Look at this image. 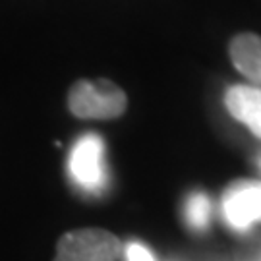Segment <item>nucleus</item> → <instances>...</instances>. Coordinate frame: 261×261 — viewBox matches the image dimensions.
<instances>
[{
    "mask_svg": "<svg viewBox=\"0 0 261 261\" xmlns=\"http://www.w3.org/2000/svg\"><path fill=\"white\" fill-rule=\"evenodd\" d=\"M126 95L109 80H80L68 93L70 112L84 120H111L126 111Z\"/></svg>",
    "mask_w": 261,
    "mask_h": 261,
    "instance_id": "1",
    "label": "nucleus"
},
{
    "mask_svg": "<svg viewBox=\"0 0 261 261\" xmlns=\"http://www.w3.org/2000/svg\"><path fill=\"white\" fill-rule=\"evenodd\" d=\"M120 240L103 228H80L66 232L56 246L55 261H116Z\"/></svg>",
    "mask_w": 261,
    "mask_h": 261,
    "instance_id": "2",
    "label": "nucleus"
},
{
    "mask_svg": "<svg viewBox=\"0 0 261 261\" xmlns=\"http://www.w3.org/2000/svg\"><path fill=\"white\" fill-rule=\"evenodd\" d=\"M70 176L77 188L89 194H99L107 186L105 143L97 134H85L74 143L70 161Z\"/></svg>",
    "mask_w": 261,
    "mask_h": 261,
    "instance_id": "3",
    "label": "nucleus"
},
{
    "mask_svg": "<svg viewBox=\"0 0 261 261\" xmlns=\"http://www.w3.org/2000/svg\"><path fill=\"white\" fill-rule=\"evenodd\" d=\"M223 213L226 223L236 230H246L261 221V184L236 182L223 197Z\"/></svg>",
    "mask_w": 261,
    "mask_h": 261,
    "instance_id": "4",
    "label": "nucleus"
},
{
    "mask_svg": "<svg viewBox=\"0 0 261 261\" xmlns=\"http://www.w3.org/2000/svg\"><path fill=\"white\" fill-rule=\"evenodd\" d=\"M226 109L236 120L244 122L257 138H261V89L248 85H236L228 89Z\"/></svg>",
    "mask_w": 261,
    "mask_h": 261,
    "instance_id": "5",
    "label": "nucleus"
},
{
    "mask_svg": "<svg viewBox=\"0 0 261 261\" xmlns=\"http://www.w3.org/2000/svg\"><path fill=\"white\" fill-rule=\"evenodd\" d=\"M234 66L255 84H261V37L242 33L230 43Z\"/></svg>",
    "mask_w": 261,
    "mask_h": 261,
    "instance_id": "6",
    "label": "nucleus"
},
{
    "mask_svg": "<svg viewBox=\"0 0 261 261\" xmlns=\"http://www.w3.org/2000/svg\"><path fill=\"white\" fill-rule=\"evenodd\" d=\"M213 205L203 192H194L184 201V221L194 230H203L211 221Z\"/></svg>",
    "mask_w": 261,
    "mask_h": 261,
    "instance_id": "7",
    "label": "nucleus"
},
{
    "mask_svg": "<svg viewBox=\"0 0 261 261\" xmlns=\"http://www.w3.org/2000/svg\"><path fill=\"white\" fill-rule=\"evenodd\" d=\"M124 252H126V259L128 261H155V255L140 242H130Z\"/></svg>",
    "mask_w": 261,
    "mask_h": 261,
    "instance_id": "8",
    "label": "nucleus"
},
{
    "mask_svg": "<svg viewBox=\"0 0 261 261\" xmlns=\"http://www.w3.org/2000/svg\"><path fill=\"white\" fill-rule=\"evenodd\" d=\"M259 165H261V159H259Z\"/></svg>",
    "mask_w": 261,
    "mask_h": 261,
    "instance_id": "9",
    "label": "nucleus"
}]
</instances>
